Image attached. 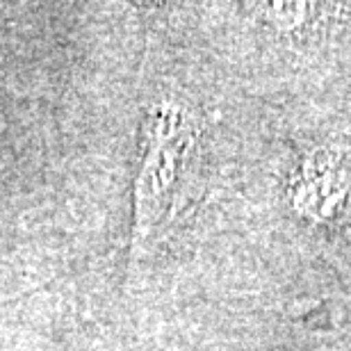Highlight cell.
Returning <instances> with one entry per match:
<instances>
[{"mask_svg":"<svg viewBox=\"0 0 351 351\" xmlns=\"http://www.w3.org/2000/svg\"><path fill=\"white\" fill-rule=\"evenodd\" d=\"M290 203L319 226H351V153L335 149L311 153L292 178Z\"/></svg>","mask_w":351,"mask_h":351,"instance_id":"cell-2","label":"cell"},{"mask_svg":"<svg viewBox=\"0 0 351 351\" xmlns=\"http://www.w3.org/2000/svg\"><path fill=\"white\" fill-rule=\"evenodd\" d=\"M189 146L192 132L178 108L162 105L149 117L142 169L135 182V228L139 235H146L158 221L162 201L169 194Z\"/></svg>","mask_w":351,"mask_h":351,"instance_id":"cell-1","label":"cell"}]
</instances>
